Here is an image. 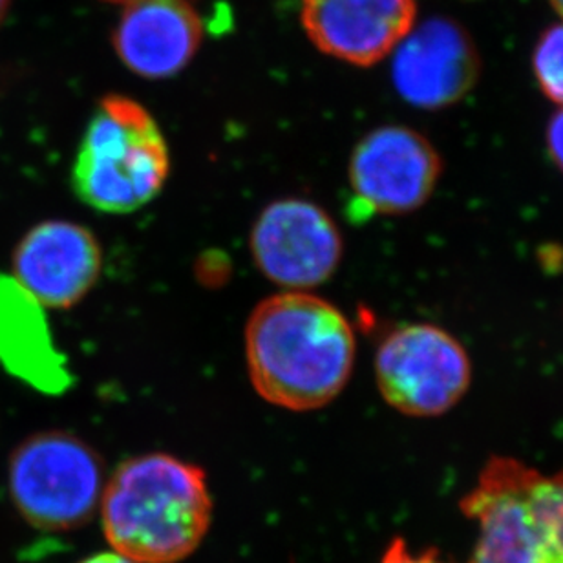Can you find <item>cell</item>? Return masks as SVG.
I'll return each instance as SVG.
<instances>
[{"instance_id": "obj_1", "label": "cell", "mask_w": 563, "mask_h": 563, "mask_svg": "<svg viewBox=\"0 0 563 563\" xmlns=\"http://www.w3.org/2000/svg\"><path fill=\"white\" fill-rule=\"evenodd\" d=\"M357 353L341 309L306 291L262 300L245 325L251 385L264 401L289 412H313L341 396Z\"/></svg>"}, {"instance_id": "obj_2", "label": "cell", "mask_w": 563, "mask_h": 563, "mask_svg": "<svg viewBox=\"0 0 563 563\" xmlns=\"http://www.w3.org/2000/svg\"><path fill=\"white\" fill-rule=\"evenodd\" d=\"M104 537L136 563H178L203 542L212 518L206 471L152 452L123 461L101 494Z\"/></svg>"}, {"instance_id": "obj_3", "label": "cell", "mask_w": 563, "mask_h": 563, "mask_svg": "<svg viewBox=\"0 0 563 563\" xmlns=\"http://www.w3.org/2000/svg\"><path fill=\"white\" fill-rule=\"evenodd\" d=\"M170 152L151 112L125 96L93 110L71 168L77 198L104 214H131L167 184Z\"/></svg>"}, {"instance_id": "obj_4", "label": "cell", "mask_w": 563, "mask_h": 563, "mask_svg": "<svg viewBox=\"0 0 563 563\" xmlns=\"http://www.w3.org/2000/svg\"><path fill=\"white\" fill-rule=\"evenodd\" d=\"M8 485L19 515L38 531L65 532L85 526L103 494L98 452L74 433L37 432L10 457Z\"/></svg>"}, {"instance_id": "obj_5", "label": "cell", "mask_w": 563, "mask_h": 563, "mask_svg": "<svg viewBox=\"0 0 563 563\" xmlns=\"http://www.w3.org/2000/svg\"><path fill=\"white\" fill-rule=\"evenodd\" d=\"M380 396L410 418H435L465 397L472 364L465 347L433 324H405L390 331L375 353Z\"/></svg>"}, {"instance_id": "obj_6", "label": "cell", "mask_w": 563, "mask_h": 563, "mask_svg": "<svg viewBox=\"0 0 563 563\" xmlns=\"http://www.w3.org/2000/svg\"><path fill=\"white\" fill-rule=\"evenodd\" d=\"M537 468L515 457L488 461L461 509L477 523L468 563H560L549 545L531 488Z\"/></svg>"}, {"instance_id": "obj_7", "label": "cell", "mask_w": 563, "mask_h": 563, "mask_svg": "<svg viewBox=\"0 0 563 563\" xmlns=\"http://www.w3.org/2000/svg\"><path fill=\"white\" fill-rule=\"evenodd\" d=\"M435 146L413 129L386 125L358 141L350 162L355 214L397 217L427 203L441 178Z\"/></svg>"}, {"instance_id": "obj_8", "label": "cell", "mask_w": 563, "mask_h": 563, "mask_svg": "<svg viewBox=\"0 0 563 563\" xmlns=\"http://www.w3.org/2000/svg\"><path fill=\"white\" fill-rule=\"evenodd\" d=\"M250 247L262 275L286 291H306L330 280L344 253L335 220L302 198L264 207L251 229Z\"/></svg>"}, {"instance_id": "obj_9", "label": "cell", "mask_w": 563, "mask_h": 563, "mask_svg": "<svg viewBox=\"0 0 563 563\" xmlns=\"http://www.w3.org/2000/svg\"><path fill=\"white\" fill-rule=\"evenodd\" d=\"M103 269L98 236L81 223L46 220L13 253V278L43 308L68 309L92 291Z\"/></svg>"}, {"instance_id": "obj_10", "label": "cell", "mask_w": 563, "mask_h": 563, "mask_svg": "<svg viewBox=\"0 0 563 563\" xmlns=\"http://www.w3.org/2000/svg\"><path fill=\"white\" fill-rule=\"evenodd\" d=\"M391 77L408 103L419 109H444L465 98L476 85L479 55L460 24L432 19L397 46Z\"/></svg>"}, {"instance_id": "obj_11", "label": "cell", "mask_w": 563, "mask_h": 563, "mask_svg": "<svg viewBox=\"0 0 563 563\" xmlns=\"http://www.w3.org/2000/svg\"><path fill=\"white\" fill-rule=\"evenodd\" d=\"M416 0H303L309 41L333 59L374 66L412 32Z\"/></svg>"}, {"instance_id": "obj_12", "label": "cell", "mask_w": 563, "mask_h": 563, "mask_svg": "<svg viewBox=\"0 0 563 563\" xmlns=\"http://www.w3.org/2000/svg\"><path fill=\"white\" fill-rule=\"evenodd\" d=\"M201 16L190 0H132L115 27L121 63L145 79L178 76L200 48Z\"/></svg>"}, {"instance_id": "obj_13", "label": "cell", "mask_w": 563, "mask_h": 563, "mask_svg": "<svg viewBox=\"0 0 563 563\" xmlns=\"http://www.w3.org/2000/svg\"><path fill=\"white\" fill-rule=\"evenodd\" d=\"M43 309L15 278L0 275V364L37 390L63 394L71 374Z\"/></svg>"}, {"instance_id": "obj_14", "label": "cell", "mask_w": 563, "mask_h": 563, "mask_svg": "<svg viewBox=\"0 0 563 563\" xmlns=\"http://www.w3.org/2000/svg\"><path fill=\"white\" fill-rule=\"evenodd\" d=\"M531 499L549 545L559 562L563 563V471L551 476L537 471L532 479Z\"/></svg>"}, {"instance_id": "obj_15", "label": "cell", "mask_w": 563, "mask_h": 563, "mask_svg": "<svg viewBox=\"0 0 563 563\" xmlns=\"http://www.w3.org/2000/svg\"><path fill=\"white\" fill-rule=\"evenodd\" d=\"M532 68L542 92L563 107V24L543 32L532 55Z\"/></svg>"}, {"instance_id": "obj_16", "label": "cell", "mask_w": 563, "mask_h": 563, "mask_svg": "<svg viewBox=\"0 0 563 563\" xmlns=\"http://www.w3.org/2000/svg\"><path fill=\"white\" fill-rule=\"evenodd\" d=\"M380 563H443L438 554L430 551H412L402 540H394L390 548L386 549Z\"/></svg>"}, {"instance_id": "obj_17", "label": "cell", "mask_w": 563, "mask_h": 563, "mask_svg": "<svg viewBox=\"0 0 563 563\" xmlns=\"http://www.w3.org/2000/svg\"><path fill=\"white\" fill-rule=\"evenodd\" d=\"M549 148L556 163L563 168V110L554 115L553 123L549 126Z\"/></svg>"}, {"instance_id": "obj_18", "label": "cell", "mask_w": 563, "mask_h": 563, "mask_svg": "<svg viewBox=\"0 0 563 563\" xmlns=\"http://www.w3.org/2000/svg\"><path fill=\"white\" fill-rule=\"evenodd\" d=\"M81 563H136L132 562V560L126 559L123 554L120 553H99L93 554L90 559L82 560Z\"/></svg>"}, {"instance_id": "obj_19", "label": "cell", "mask_w": 563, "mask_h": 563, "mask_svg": "<svg viewBox=\"0 0 563 563\" xmlns=\"http://www.w3.org/2000/svg\"><path fill=\"white\" fill-rule=\"evenodd\" d=\"M11 0H0V24L4 21L5 15H8V10H10Z\"/></svg>"}, {"instance_id": "obj_20", "label": "cell", "mask_w": 563, "mask_h": 563, "mask_svg": "<svg viewBox=\"0 0 563 563\" xmlns=\"http://www.w3.org/2000/svg\"><path fill=\"white\" fill-rule=\"evenodd\" d=\"M551 4H553L554 11L563 19V0H551Z\"/></svg>"}, {"instance_id": "obj_21", "label": "cell", "mask_w": 563, "mask_h": 563, "mask_svg": "<svg viewBox=\"0 0 563 563\" xmlns=\"http://www.w3.org/2000/svg\"><path fill=\"white\" fill-rule=\"evenodd\" d=\"M109 2H125V4H129L132 0H109Z\"/></svg>"}]
</instances>
